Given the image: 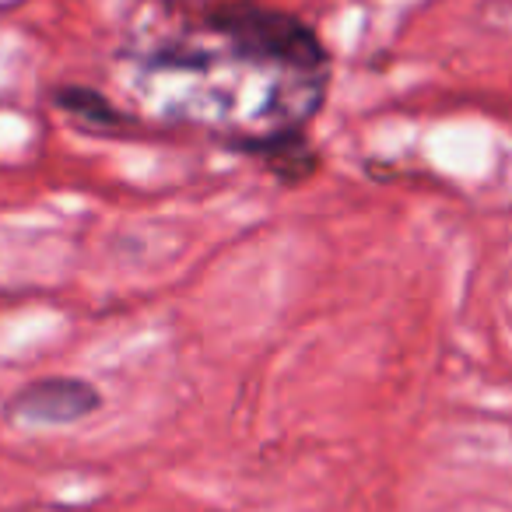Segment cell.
<instances>
[{
  "mask_svg": "<svg viewBox=\"0 0 512 512\" xmlns=\"http://www.w3.org/2000/svg\"><path fill=\"white\" fill-rule=\"evenodd\" d=\"M211 25L246 60H267V64L295 67L302 74H320V67L327 64V53L313 29L285 11L264 8L253 0H228L214 8Z\"/></svg>",
  "mask_w": 512,
  "mask_h": 512,
  "instance_id": "6da1fadb",
  "label": "cell"
},
{
  "mask_svg": "<svg viewBox=\"0 0 512 512\" xmlns=\"http://www.w3.org/2000/svg\"><path fill=\"white\" fill-rule=\"evenodd\" d=\"M99 404V390L88 386L85 379L53 376L18 390L11 400V418L29 421V425H71L99 411Z\"/></svg>",
  "mask_w": 512,
  "mask_h": 512,
  "instance_id": "7a4b0ae2",
  "label": "cell"
},
{
  "mask_svg": "<svg viewBox=\"0 0 512 512\" xmlns=\"http://www.w3.org/2000/svg\"><path fill=\"white\" fill-rule=\"evenodd\" d=\"M53 102H57L60 109H67L74 120L88 123V127H120V123H123V116L116 113V109L109 106L106 95H99L95 88L67 85V88H60V92L53 95Z\"/></svg>",
  "mask_w": 512,
  "mask_h": 512,
  "instance_id": "3957f363",
  "label": "cell"
}]
</instances>
